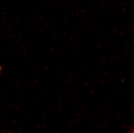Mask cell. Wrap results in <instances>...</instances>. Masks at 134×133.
<instances>
[{"label":"cell","instance_id":"6da1fadb","mask_svg":"<svg viewBox=\"0 0 134 133\" xmlns=\"http://www.w3.org/2000/svg\"><path fill=\"white\" fill-rule=\"evenodd\" d=\"M131 133H134V132H131Z\"/></svg>","mask_w":134,"mask_h":133}]
</instances>
